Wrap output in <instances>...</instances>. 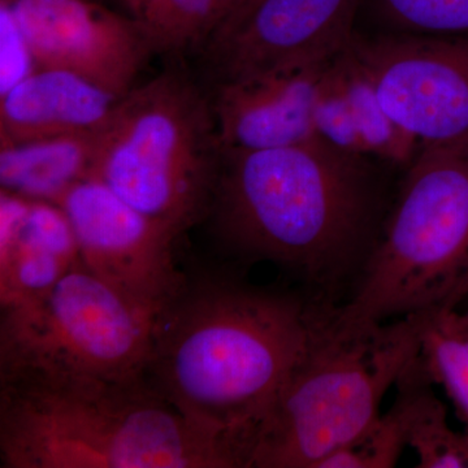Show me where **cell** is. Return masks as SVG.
<instances>
[{
  "label": "cell",
  "mask_w": 468,
  "mask_h": 468,
  "mask_svg": "<svg viewBox=\"0 0 468 468\" xmlns=\"http://www.w3.org/2000/svg\"><path fill=\"white\" fill-rule=\"evenodd\" d=\"M371 159L320 137L223 149L205 221L239 260L272 261L301 277L311 297L337 303L358 282L390 207Z\"/></svg>",
  "instance_id": "6da1fadb"
},
{
  "label": "cell",
  "mask_w": 468,
  "mask_h": 468,
  "mask_svg": "<svg viewBox=\"0 0 468 468\" xmlns=\"http://www.w3.org/2000/svg\"><path fill=\"white\" fill-rule=\"evenodd\" d=\"M319 303L234 276L187 277L158 314L146 378L248 468L255 430L306 349Z\"/></svg>",
  "instance_id": "7a4b0ae2"
},
{
  "label": "cell",
  "mask_w": 468,
  "mask_h": 468,
  "mask_svg": "<svg viewBox=\"0 0 468 468\" xmlns=\"http://www.w3.org/2000/svg\"><path fill=\"white\" fill-rule=\"evenodd\" d=\"M3 468H241L146 377L0 363Z\"/></svg>",
  "instance_id": "3957f363"
},
{
  "label": "cell",
  "mask_w": 468,
  "mask_h": 468,
  "mask_svg": "<svg viewBox=\"0 0 468 468\" xmlns=\"http://www.w3.org/2000/svg\"><path fill=\"white\" fill-rule=\"evenodd\" d=\"M433 313L353 324L337 303L320 301L306 349L255 430L248 468H319L365 435L420 353Z\"/></svg>",
  "instance_id": "277c9868"
},
{
  "label": "cell",
  "mask_w": 468,
  "mask_h": 468,
  "mask_svg": "<svg viewBox=\"0 0 468 468\" xmlns=\"http://www.w3.org/2000/svg\"><path fill=\"white\" fill-rule=\"evenodd\" d=\"M221 153L209 94L169 68L119 101L92 178L180 237L207 218Z\"/></svg>",
  "instance_id": "5b68a950"
},
{
  "label": "cell",
  "mask_w": 468,
  "mask_h": 468,
  "mask_svg": "<svg viewBox=\"0 0 468 468\" xmlns=\"http://www.w3.org/2000/svg\"><path fill=\"white\" fill-rule=\"evenodd\" d=\"M338 315L385 323L468 302V153L421 146Z\"/></svg>",
  "instance_id": "8992f818"
},
{
  "label": "cell",
  "mask_w": 468,
  "mask_h": 468,
  "mask_svg": "<svg viewBox=\"0 0 468 468\" xmlns=\"http://www.w3.org/2000/svg\"><path fill=\"white\" fill-rule=\"evenodd\" d=\"M156 318L80 261L42 300L2 311L0 363L144 378Z\"/></svg>",
  "instance_id": "52a82bcc"
},
{
  "label": "cell",
  "mask_w": 468,
  "mask_h": 468,
  "mask_svg": "<svg viewBox=\"0 0 468 468\" xmlns=\"http://www.w3.org/2000/svg\"><path fill=\"white\" fill-rule=\"evenodd\" d=\"M349 51L421 146L468 153V37L356 29Z\"/></svg>",
  "instance_id": "ba28073f"
},
{
  "label": "cell",
  "mask_w": 468,
  "mask_h": 468,
  "mask_svg": "<svg viewBox=\"0 0 468 468\" xmlns=\"http://www.w3.org/2000/svg\"><path fill=\"white\" fill-rule=\"evenodd\" d=\"M360 0H233L198 51L212 85L288 64L334 60L356 32Z\"/></svg>",
  "instance_id": "9c48e42d"
},
{
  "label": "cell",
  "mask_w": 468,
  "mask_h": 468,
  "mask_svg": "<svg viewBox=\"0 0 468 468\" xmlns=\"http://www.w3.org/2000/svg\"><path fill=\"white\" fill-rule=\"evenodd\" d=\"M57 205L72 224L82 264L126 298L159 314L183 291L177 237L100 180L76 184Z\"/></svg>",
  "instance_id": "30bf717a"
},
{
  "label": "cell",
  "mask_w": 468,
  "mask_h": 468,
  "mask_svg": "<svg viewBox=\"0 0 468 468\" xmlns=\"http://www.w3.org/2000/svg\"><path fill=\"white\" fill-rule=\"evenodd\" d=\"M38 68H57L125 97L153 57L131 16L90 0H9Z\"/></svg>",
  "instance_id": "8fae6325"
},
{
  "label": "cell",
  "mask_w": 468,
  "mask_h": 468,
  "mask_svg": "<svg viewBox=\"0 0 468 468\" xmlns=\"http://www.w3.org/2000/svg\"><path fill=\"white\" fill-rule=\"evenodd\" d=\"M335 60L270 68L212 85L209 100L221 147L273 149L318 137L314 109Z\"/></svg>",
  "instance_id": "7c38bea8"
},
{
  "label": "cell",
  "mask_w": 468,
  "mask_h": 468,
  "mask_svg": "<svg viewBox=\"0 0 468 468\" xmlns=\"http://www.w3.org/2000/svg\"><path fill=\"white\" fill-rule=\"evenodd\" d=\"M80 258L72 224L54 202L0 193V306L42 300Z\"/></svg>",
  "instance_id": "4fadbf2b"
},
{
  "label": "cell",
  "mask_w": 468,
  "mask_h": 468,
  "mask_svg": "<svg viewBox=\"0 0 468 468\" xmlns=\"http://www.w3.org/2000/svg\"><path fill=\"white\" fill-rule=\"evenodd\" d=\"M122 98L57 68H37L0 95V143L100 133Z\"/></svg>",
  "instance_id": "5bb4252c"
},
{
  "label": "cell",
  "mask_w": 468,
  "mask_h": 468,
  "mask_svg": "<svg viewBox=\"0 0 468 468\" xmlns=\"http://www.w3.org/2000/svg\"><path fill=\"white\" fill-rule=\"evenodd\" d=\"M100 134L60 135L2 144V190L33 201L58 203L76 184L92 177Z\"/></svg>",
  "instance_id": "9a60e30c"
},
{
  "label": "cell",
  "mask_w": 468,
  "mask_h": 468,
  "mask_svg": "<svg viewBox=\"0 0 468 468\" xmlns=\"http://www.w3.org/2000/svg\"><path fill=\"white\" fill-rule=\"evenodd\" d=\"M432 385L419 356L396 385L408 401V446L417 452L418 467L468 468V433L449 426Z\"/></svg>",
  "instance_id": "2e32d148"
},
{
  "label": "cell",
  "mask_w": 468,
  "mask_h": 468,
  "mask_svg": "<svg viewBox=\"0 0 468 468\" xmlns=\"http://www.w3.org/2000/svg\"><path fill=\"white\" fill-rule=\"evenodd\" d=\"M155 54H198L226 11V0H124Z\"/></svg>",
  "instance_id": "e0dca14e"
},
{
  "label": "cell",
  "mask_w": 468,
  "mask_h": 468,
  "mask_svg": "<svg viewBox=\"0 0 468 468\" xmlns=\"http://www.w3.org/2000/svg\"><path fill=\"white\" fill-rule=\"evenodd\" d=\"M338 67L367 155L408 168L421 144L389 115L371 80L350 54L349 46L338 57Z\"/></svg>",
  "instance_id": "ac0fdd59"
},
{
  "label": "cell",
  "mask_w": 468,
  "mask_h": 468,
  "mask_svg": "<svg viewBox=\"0 0 468 468\" xmlns=\"http://www.w3.org/2000/svg\"><path fill=\"white\" fill-rule=\"evenodd\" d=\"M419 360L431 381L448 394L468 433V310L452 307L430 316Z\"/></svg>",
  "instance_id": "d6986e66"
},
{
  "label": "cell",
  "mask_w": 468,
  "mask_h": 468,
  "mask_svg": "<svg viewBox=\"0 0 468 468\" xmlns=\"http://www.w3.org/2000/svg\"><path fill=\"white\" fill-rule=\"evenodd\" d=\"M360 17L372 32L468 37V0H360Z\"/></svg>",
  "instance_id": "ffe728a7"
},
{
  "label": "cell",
  "mask_w": 468,
  "mask_h": 468,
  "mask_svg": "<svg viewBox=\"0 0 468 468\" xmlns=\"http://www.w3.org/2000/svg\"><path fill=\"white\" fill-rule=\"evenodd\" d=\"M399 390V389H397ZM408 401L399 390L389 411L356 441L335 452L319 468H390L408 448Z\"/></svg>",
  "instance_id": "44dd1931"
},
{
  "label": "cell",
  "mask_w": 468,
  "mask_h": 468,
  "mask_svg": "<svg viewBox=\"0 0 468 468\" xmlns=\"http://www.w3.org/2000/svg\"><path fill=\"white\" fill-rule=\"evenodd\" d=\"M338 57L326 69L320 82L318 98L314 109L316 135L345 153L367 155L353 107L345 89L343 76L338 67Z\"/></svg>",
  "instance_id": "7402d4cb"
},
{
  "label": "cell",
  "mask_w": 468,
  "mask_h": 468,
  "mask_svg": "<svg viewBox=\"0 0 468 468\" xmlns=\"http://www.w3.org/2000/svg\"><path fill=\"white\" fill-rule=\"evenodd\" d=\"M0 95L20 84L38 68L9 0L0 2Z\"/></svg>",
  "instance_id": "603a6c76"
},
{
  "label": "cell",
  "mask_w": 468,
  "mask_h": 468,
  "mask_svg": "<svg viewBox=\"0 0 468 468\" xmlns=\"http://www.w3.org/2000/svg\"><path fill=\"white\" fill-rule=\"evenodd\" d=\"M233 0H226V8L228 7V5H230V3H232Z\"/></svg>",
  "instance_id": "cb8c5ba5"
}]
</instances>
